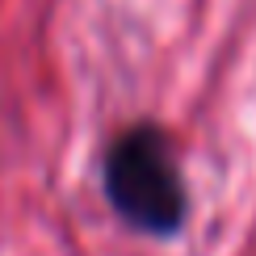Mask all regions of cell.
<instances>
[{
	"mask_svg": "<svg viewBox=\"0 0 256 256\" xmlns=\"http://www.w3.org/2000/svg\"><path fill=\"white\" fill-rule=\"evenodd\" d=\"M101 194L134 236L176 240L189 222V185L172 134L160 122L122 126L101 156Z\"/></svg>",
	"mask_w": 256,
	"mask_h": 256,
	"instance_id": "obj_1",
	"label": "cell"
}]
</instances>
